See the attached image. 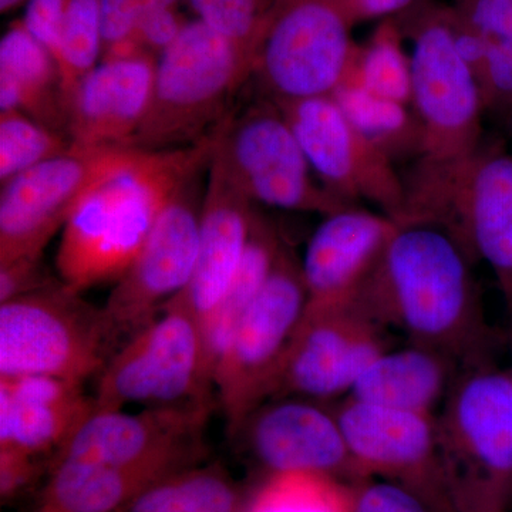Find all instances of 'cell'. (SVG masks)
<instances>
[{"label":"cell","mask_w":512,"mask_h":512,"mask_svg":"<svg viewBox=\"0 0 512 512\" xmlns=\"http://www.w3.org/2000/svg\"><path fill=\"white\" fill-rule=\"evenodd\" d=\"M437 429L454 512H508L512 504V376L494 360L458 369Z\"/></svg>","instance_id":"obj_4"},{"label":"cell","mask_w":512,"mask_h":512,"mask_svg":"<svg viewBox=\"0 0 512 512\" xmlns=\"http://www.w3.org/2000/svg\"><path fill=\"white\" fill-rule=\"evenodd\" d=\"M396 229L393 218L356 205L326 215L309 239L301 261L308 303L355 301Z\"/></svg>","instance_id":"obj_20"},{"label":"cell","mask_w":512,"mask_h":512,"mask_svg":"<svg viewBox=\"0 0 512 512\" xmlns=\"http://www.w3.org/2000/svg\"><path fill=\"white\" fill-rule=\"evenodd\" d=\"M460 363L427 346L409 343L377 357L357 380L349 397L359 402L437 416Z\"/></svg>","instance_id":"obj_23"},{"label":"cell","mask_w":512,"mask_h":512,"mask_svg":"<svg viewBox=\"0 0 512 512\" xmlns=\"http://www.w3.org/2000/svg\"><path fill=\"white\" fill-rule=\"evenodd\" d=\"M111 355L103 309L63 282L0 303V377L84 384L100 375Z\"/></svg>","instance_id":"obj_7"},{"label":"cell","mask_w":512,"mask_h":512,"mask_svg":"<svg viewBox=\"0 0 512 512\" xmlns=\"http://www.w3.org/2000/svg\"><path fill=\"white\" fill-rule=\"evenodd\" d=\"M463 3L458 18L490 42L512 46V0H463Z\"/></svg>","instance_id":"obj_37"},{"label":"cell","mask_w":512,"mask_h":512,"mask_svg":"<svg viewBox=\"0 0 512 512\" xmlns=\"http://www.w3.org/2000/svg\"><path fill=\"white\" fill-rule=\"evenodd\" d=\"M93 399L97 412L217 404L200 320L181 303H165L107 360Z\"/></svg>","instance_id":"obj_6"},{"label":"cell","mask_w":512,"mask_h":512,"mask_svg":"<svg viewBox=\"0 0 512 512\" xmlns=\"http://www.w3.org/2000/svg\"><path fill=\"white\" fill-rule=\"evenodd\" d=\"M412 110L421 156L453 160L481 146L483 100L473 70L454 46L450 15L427 13L412 30Z\"/></svg>","instance_id":"obj_13"},{"label":"cell","mask_w":512,"mask_h":512,"mask_svg":"<svg viewBox=\"0 0 512 512\" xmlns=\"http://www.w3.org/2000/svg\"><path fill=\"white\" fill-rule=\"evenodd\" d=\"M274 101L330 194L350 205L372 202L387 217L399 220L404 181L394 161L353 127L332 94Z\"/></svg>","instance_id":"obj_14"},{"label":"cell","mask_w":512,"mask_h":512,"mask_svg":"<svg viewBox=\"0 0 512 512\" xmlns=\"http://www.w3.org/2000/svg\"><path fill=\"white\" fill-rule=\"evenodd\" d=\"M156 69L157 60L147 52L97 64L67 107L73 146H131L150 107Z\"/></svg>","instance_id":"obj_21"},{"label":"cell","mask_w":512,"mask_h":512,"mask_svg":"<svg viewBox=\"0 0 512 512\" xmlns=\"http://www.w3.org/2000/svg\"><path fill=\"white\" fill-rule=\"evenodd\" d=\"M332 96L353 127L393 161L413 154L420 158V128L409 106L353 83L340 84Z\"/></svg>","instance_id":"obj_27"},{"label":"cell","mask_w":512,"mask_h":512,"mask_svg":"<svg viewBox=\"0 0 512 512\" xmlns=\"http://www.w3.org/2000/svg\"><path fill=\"white\" fill-rule=\"evenodd\" d=\"M238 436L269 476L313 473L348 484L363 480L335 409L325 402L302 397L268 400L249 414Z\"/></svg>","instance_id":"obj_17"},{"label":"cell","mask_w":512,"mask_h":512,"mask_svg":"<svg viewBox=\"0 0 512 512\" xmlns=\"http://www.w3.org/2000/svg\"><path fill=\"white\" fill-rule=\"evenodd\" d=\"M103 55L99 0H70L55 56L64 103Z\"/></svg>","instance_id":"obj_31"},{"label":"cell","mask_w":512,"mask_h":512,"mask_svg":"<svg viewBox=\"0 0 512 512\" xmlns=\"http://www.w3.org/2000/svg\"><path fill=\"white\" fill-rule=\"evenodd\" d=\"M353 23L386 18L409 8L413 0H343Z\"/></svg>","instance_id":"obj_42"},{"label":"cell","mask_w":512,"mask_h":512,"mask_svg":"<svg viewBox=\"0 0 512 512\" xmlns=\"http://www.w3.org/2000/svg\"><path fill=\"white\" fill-rule=\"evenodd\" d=\"M70 0H29L22 20L30 35L55 57Z\"/></svg>","instance_id":"obj_40"},{"label":"cell","mask_w":512,"mask_h":512,"mask_svg":"<svg viewBox=\"0 0 512 512\" xmlns=\"http://www.w3.org/2000/svg\"><path fill=\"white\" fill-rule=\"evenodd\" d=\"M94 412L84 384L53 376L0 377V453L32 458L66 446Z\"/></svg>","instance_id":"obj_22"},{"label":"cell","mask_w":512,"mask_h":512,"mask_svg":"<svg viewBox=\"0 0 512 512\" xmlns=\"http://www.w3.org/2000/svg\"><path fill=\"white\" fill-rule=\"evenodd\" d=\"M510 373H511V376H512V367H511V369H510Z\"/></svg>","instance_id":"obj_46"},{"label":"cell","mask_w":512,"mask_h":512,"mask_svg":"<svg viewBox=\"0 0 512 512\" xmlns=\"http://www.w3.org/2000/svg\"><path fill=\"white\" fill-rule=\"evenodd\" d=\"M384 329L356 301L306 305L272 386V399L328 402L349 396L367 367L386 352Z\"/></svg>","instance_id":"obj_15"},{"label":"cell","mask_w":512,"mask_h":512,"mask_svg":"<svg viewBox=\"0 0 512 512\" xmlns=\"http://www.w3.org/2000/svg\"><path fill=\"white\" fill-rule=\"evenodd\" d=\"M46 512H59V511H56L55 508L49 507V508H47Z\"/></svg>","instance_id":"obj_45"},{"label":"cell","mask_w":512,"mask_h":512,"mask_svg":"<svg viewBox=\"0 0 512 512\" xmlns=\"http://www.w3.org/2000/svg\"><path fill=\"white\" fill-rule=\"evenodd\" d=\"M352 484L313 473L272 474L247 512H350Z\"/></svg>","instance_id":"obj_28"},{"label":"cell","mask_w":512,"mask_h":512,"mask_svg":"<svg viewBox=\"0 0 512 512\" xmlns=\"http://www.w3.org/2000/svg\"><path fill=\"white\" fill-rule=\"evenodd\" d=\"M350 512H436L420 495L394 481L367 477L352 484Z\"/></svg>","instance_id":"obj_35"},{"label":"cell","mask_w":512,"mask_h":512,"mask_svg":"<svg viewBox=\"0 0 512 512\" xmlns=\"http://www.w3.org/2000/svg\"><path fill=\"white\" fill-rule=\"evenodd\" d=\"M10 110L67 134V107L55 57L23 22L10 26L0 42V111Z\"/></svg>","instance_id":"obj_25"},{"label":"cell","mask_w":512,"mask_h":512,"mask_svg":"<svg viewBox=\"0 0 512 512\" xmlns=\"http://www.w3.org/2000/svg\"><path fill=\"white\" fill-rule=\"evenodd\" d=\"M254 214V202L214 151L202 201L194 272L184 291L170 299L194 313L202 329L221 305L242 264Z\"/></svg>","instance_id":"obj_19"},{"label":"cell","mask_w":512,"mask_h":512,"mask_svg":"<svg viewBox=\"0 0 512 512\" xmlns=\"http://www.w3.org/2000/svg\"><path fill=\"white\" fill-rule=\"evenodd\" d=\"M221 127L194 146L147 151L137 163L96 185L63 227L56 254L60 281L80 293L116 284L175 192L210 165Z\"/></svg>","instance_id":"obj_2"},{"label":"cell","mask_w":512,"mask_h":512,"mask_svg":"<svg viewBox=\"0 0 512 512\" xmlns=\"http://www.w3.org/2000/svg\"><path fill=\"white\" fill-rule=\"evenodd\" d=\"M201 448L136 464L106 466L77 460H57L50 487V505L59 512H114L133 503L151 485L177 473Z\"/></svg>","instance_id":"obj_24"},{"label":"cell","mask_w":512,"mask_h":512,"mask_svg":"<svg viewBox=\"0 0 512 512\" xmlns=\"http://www.w3.org/2000/svg\"><path fill=\"white\" fill-rule=\"evenodd\" d=\"M477 83L484 110L512 114V46L490 42Z\"/></svg>","instance_id":"obj_36"},{"label":"cell","mask_w":512,"mask_h":512,"mask_svg":"<svg viewBox=\"0 0 512 512\" xmlns=\"http://www.w3.org/2000/svg\"><path fill=\"white\" fill-rule=\"evenodd\" d=\"M451 30H453L454 46L458 55L473 70L474 76H478L483 67L485 56H487L490 40L485 39L476 30L466 25L458 15L450 13Z\"/></svg>","instance_id":"obj_41"},{"label":"cell","mask_w":512,"mask_h":512,"mask_svg":"<svg viewBox=\"0 0 512 512\" xmlns=\"http://www.w3.org/2000/svg\"><path fill=\"white\" fill-rule=\"evenodd\" d=\"M201 22L256 56L275 0H187Z\"/></svg>","instance_id":"obj_33"},{"label":"cell","mask_w":512,"mask_h":512,"mask_svg":"<svg viewBox=\"0 0 512 512\" xmlns=\"http://www.w3.org/2000/svg\"><path fill=\"white\" fill-rule=\"evenodd\" d=\"M255 57L200 19L187 22L157 60L153 94L131 146L144 151L194 146L231 116Z\"/></svg>","instance_id":"obj_5"},{"label":"cell","mask_w":512,"mask_h":512,"mask_svg":"<svg viewBox=\"0 0 512 512\" xmlns=\"http://www.w3.org/2000/svg\"><path fill=\"white\" fill-rule=\"evenodd\" d=\"M350 454L363 478L394 481L436 512H454L433 414L402 412L346 396L335 407Z\"/></svg>","instance_id":"obj_16"},{"label":"cell","mask_w":512,"mask_h":512,"mask_svg":"<svg viewBox=\"0 0 512 512\" xmlns=\"http://www.w3.org/2000/svg\"><path fill=\"white\" fill-rule=\"evenodd\" d=\"M72 147L67 134L20 111H0V181L2 185Z\"/></svg>","instance_id":"obj_32"},{"label":"cell","mask_w":512,"mask_h":512,"mask_svg":"<svg viewBox=\"0 0 512 512\" xmlns=\"http://www.w3.org/2000/svg\"><path fill=\"white\" fill-rule=\"evenodd\" d=\"M343 83H353L367 92L412 104V66L402 47L399 30L384 23L365 47L357 49L352 70Z\"/></svg>","instance_id":"obj_29"},{"label":"cell","mask_w":512,"mask_h":512,"mask_svg":"<svg viewBox=\"0 0 512 512\" xmlns=\"http://www.w3.org/2000/svg\"><path fill=\"white\" fill-rule=\"evenodd\" d=\"M208 167L188 178L175 192L140 254L101 306L111 353L153 322L165 303L190 282L205 194L202 181Z\"/></svg>","instance_id":"obj_12"},{"label":"cell","mask_w":512,"mask_h":512,"mask_svg":"<svg viewBox=\"0 0 512 512\" xmlns=\"http://www.w3.org/2000/svg\"><path fill=\"white\" fill-rule=\"evenodd\" d=\"M308 305L301 261L284 245L268 281L235 326L212 382L229 436L268 402L293 333Z\"/></svg>","instance_id":"obj_8"},{"label":"cell","mask_w":512,"mask_h":512,"mask_svg":"<svg viewBox=\"0 0 512 512\" xmlns=\"http://www.w3.org/2000/svg\"><path fill=\"white\" fill-rule=\"evenodd\" d=\"M343 0H275L256 47L254 76L266 97L330 96L352 70L357 49Z\"/></svg>","instance_id":"obj_9"},{"label":"cell","mask_w":512,"mask_h":512,"mask_svg":"<svg viewBox=\"0 0 512 512\" xmlns=\"http://www.w3.org/2000/svg\"><path fill=\"white\" fill-rule=\"evenodd\" d=\"M103 59L146 52L137 40L141 0H99Z\"/></svg>","instance_id":"obj_34"},{"label":"cell","mask_w":512,"mask_h":512,"mask_svg":"<svg viewBox=\"0 0 512 512\" xmlns=\"http://www.w3.org/2000/svg\"><path fill=\"white\" fill-rule=\"evenodd\" d=\"M473 259L447 229L397 222L383 258L355 301L384 329L440 350L461 366L494 360Z\"/></svg>","instance_id":"obj_1"},{"label":"cell","mask_w":512,"mask_h":512,"mask_svg":"<svg viewBox=\"0 0 512 512\" xmlns=\"http://www.w3.org/2000/svg\"><path fill=\"white\" fill-rule=\"evenodd\" d=\"M215 151L254 204L323 217L352 207L316 181L291 126L269 97L231 114Z\"/></svg>","instance_id":"obj_11"},{"label":"cell","mask_w":512,"mask_h":512,"mask_svg":"<svg viewBox=\"0 0 512 512\" xmlns=\"http://www.w3.org/2000/svg\"><path fill=\"white\" fill-rule=\"evenodd\" d=\"M187 22L178 9L144 6L138 22L137 40L141 49L151 55H161L173 45Z\"/></svg>","instance_id":"obj_39"},{"label":"cell","mask_w":512,"mask_h":512,"mask_svg":"<svg viewBox=\"0 0 512 512\" xmlns=\"http://www.w3.org/2000/svg\"><path fill=\"white\" fill-rule=\"evenodd\" d=\"M217 404L126 410H94L57 460H77L106 466H136L201 447V436Z\"/></svg>","instance_id":"obj_18"},{"label":"cell","mask_w":512,"mask_h":512,"mask_svg":"<svg viewBox=\"0 0 512 512\" xmlns=\"http://www.w3.org/2000/svg\"><path fill=\"white\" fill-rule=\"evenodd\" d=\"M232 485L212 471H194L163 478L138 495L128 512H237Z\"/></svg>","instance_id":"obj_30"},{"label":"cell","mask_w":512,"mask_h":512,"mask_svg":"<svg viewBox=\"0 0 512 512\" xmlns=\"http://www.w3.org/2000/svg\"><path fill=\"white\" fill-rule=\"evenodd\" d=\"M22 2L23 0H0V10H2V13L10 12V10L16 8Z\"/></svg>","instance_id":"obj_44"},{"label":"cell","mask_w":512,"mask_h":512,"mask_svg":"<svg viewBox=\"0 0 512 512\" xmlns=\"http://www.w3.org/2000/svg\"><path fill=\"white\" fill-rule=\"evenodd\" d=\"M183 0H141V5L144 6H160V8L178 9V5Z\"/></svg>","instance_id":"obj_43"},{"label":"cell","mask_w":512,"mask_h":512,"mask_svg":"<svg viewBox=\"0 0 512 512\" xmlns=\"http://www.w3.org/2000/svg\"><path fill=\"white\" fill-rule=\"evenodd\" d=\"M404 181L396 222L447 229L468 256L490 266L512 316V154L481 146L453 160L419 158Z\"/></svg>","instance_id":"obj_3"},{"label":"cell","mask_w":512,"mask_h":512,"mask_svg":"<svg viewBox=\"0 0 512 512\" xmlns=\"http://www.w3.org/2000/svg\"><path fill=\"white\" fill-rule=\"evenodd\" d=\"M147 151L131 146H73L2 185L0 266L42 256L77 205Z\"/></svg>","instance_id":"obj_10"},{"label":"cell","mask_w":512,"mask_h":512,"mask_svg":"<svg viewBox=\"0 0 512 512\" xmlns=\"http://www.w3.org/2000/svg\"><path fill=\"white\" fill-rule=\"evenodd\" d=\"M60 278L50 275L42 256L20 258L0 266V303L20 298L59 284Z\"/></svg>","instance_id":"obj_38"},{"label":"cell","mask_w":512,"mask_h":512,"mask_svg":"<svg viewBox=\"0 0 512 512\" xmlns=\"http://www.w3.org/2000/svg\"><path fill=\"white\" fill-rule=\"evenodd\" d=\"M284 245L274 225L269 224V221L255 210L242 264L229 286L227 295L204 329L211 376L214 375L218 357L231 338L235 326L268 281Z\"/></svg>","instance_id":"obj_26"}]
</instances>
